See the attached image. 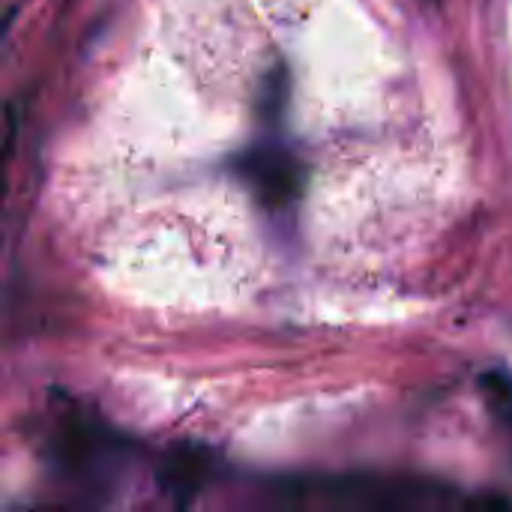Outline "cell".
I'll use <instances>...</instances> for the list:
<instances>
[{
    "label": "cell",
    "instance_id": "obj_3",
    "mask_svg": "<svg viewBox=\"0 0 512 512\" xmlns=\"http://www.w3.org/2000/svg\"><path fill=\"white\" fill-rule=\"evenodd\" d=\"M213 453L198 444H183L171 450L159 468V489L177 504H189L213 474Z\"/></svg>",
    "mask_w": 512,
    "mask_h": 512
},
{
    "label": "cell",
    "instance_id": "obj_2",
    "mask_svg": "<svg viewBox=\"0 0 512 512\" xmlns=\"http://www.w3.org/2000/svg\"><path fill=\"white\" fill-rule=\"evenodd\" d=\"M237 168L267 207H285L300 195L303 165L285 147H252L240 156Z\"/></svg>",
    "mask_w": 512,
    "mask_h": 512
},
{
    "label": "cell",
    "instance_id": "obj_1",
    "mask_svg": "<svg viewBox=\"0 0 512 512\" xmlns=\"http://www.w3.org/2000/svg\"><path fill=\"white\" fill-rule=\"evenodd\" d=\"M120 453H123V444L114 432L78 414L60 417L48 441L51 465L66 480H78V483L102 480V474L120 462Z\"/></svg>",
    "mask_w": 512,
    "mask_h": 512
},
{
    "label": "cell",
    "instance_id": "obj_4",
    "mask_svg": "<svg viewBox=\"0 0 512 512\" xmlns=\"http://www.w3.org/2000/svg\"><path fill=\"white\" fill-rule=\"evenodd\" d=\"M480 390H483V396H486V405H489V411L498 417V423L507 429L512 435V378L507 372H498V369H492V372H486L483 378H480Z\"/></svg>",
    "mask_w": 512,
    "mask_h": 512
}]
</instances>
